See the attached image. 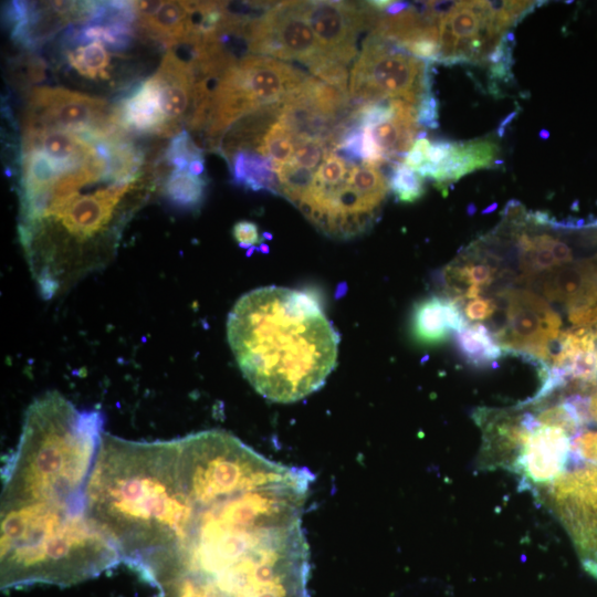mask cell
<instances>
[{"instance_id":"cell-1","label":"cell","mask_w":597,"mask_h":597,"mask_svg":"<svg viewBox=\"0 0 597 597\" xmlns=\"http://www.w3.org/2000/svg\"><path fill=\"white\" fill-rule=\"evenodd\" d=\"M103 427L102 412L78 410L55 390L28 407L1 470L2 589L66 587L122 563L86 506Z\"/></svg>"},{"instance_id":"cell-2","label":"cell","mask_w":597,"mask_h":597,"mask_svg":"<svg viewBox=\"0 0 597 597\" xmlns=\"http://www.w3.org/2000/svg\"><path fill=\"white\" fill-rule=\"evenodd\" d=\"M227 337L245 379L274 402L318 390L337 360L339 336L318 302L287 287L241 296L229 313Z\"/></svg>"},{"instance_id":"cell-3","label":"cell","mask_w":597,"mask_h":597,"mask_svg":"<svg viewBox=\"0 0 597 597\" xmlns=\"http://www.w3.org/2000/svg\"><path fill=\"white\" fill-rule=\"evenodd\" d=\"M177 460V439L102 436L86 485L87 512L138 575L169 547Z\"/></svg>"},{"instance_id":"cell-4","label":"cell","mask_w":597,"mask_h":597,"mask_svg":"<svg viewBox=\"0 0 597 597\" xmlns=\"http://www.w3.org/2000/svg\"><path fill=\"white\" fill-rule=\"evenodd\" d=\"M307 76L295 65L265 55H247L230 65L211 96L203 130L208 148L217 151L224 134L243 116L284 103Z\"/></svg>"},{"instance_id":"cell-5","label":"cell","mask_w":597,"mask_h":597,"mask_svg":"<svg viewBox=\"0 0 597 597\" xmlns=\"http://www.w3.org/2000/svg\"><path fill=\"white\" fill-rule=\"evenodd\" d=\"M431 63L373 33L349 71L348 94L353 102L402 100L415 106L431 91Z\"/></svg>"},{"instance_id":"cell-6","label":"cell","mask_w":597,"mask_h":597,"mask_svg":"<svg viewBox=\"0 0 597 597\" xmlns=\"http://www.w3.org/2000/svg\"><path fill=\"white\" fill-rule=\"evenodd\" d=\"M543 491V501L572 538L584 570L597 579V467L565 471Z\"/></svg>"},{"instance_id":"cell-7","label":"cell","mask_w":597,"mask_h":597,"mask_svg":"<svg viewBox=\"0 0 597 597\" xmlns=\"http://www.w3.org/2000/svg\"><path fill=\"white\" fill-rule=\"evenodd\" d=\"M503 298L504 324L494 333L506 350L552 360L563 332L562 318L547 301L527 289H505L496 293Z\"/></svg>"},{"instance_id":"cell-8","label":"cell","mask_w":597,"mask_h":597,"mask_svg":"<svg viewBox=\"0 0 597 597\" xmlns=\"http://www.w3.org/2000/svg\"><path fill=\"white\" fill-rule=\"evenodd\" d=\"M113 113L114 106L103 98L64 87L38 86L29 94L23 127L65 129L92 138L118 129Z\"/></svg>"},{"instance_id":"cell-9","label":"cell","mask_w":597,"mask_h":597,"mask_svg":"<svg viewBox=\"0 0 597 597\" xmlns=\"http://www.w3.org/2000/svg\"><path fill=\"white\" fill-rule=\"evenodd\" d=\"M250 53L295 61L310 73L328 57L301 11V1L277 2L250 24Z\"/></svg>"},{"instance_id":"cell-10","label":"cell","mask_w":597,"mask_h":597,"mask_svg":"<svg viewBox=\"0 0 597 597\" xmlns=\"http://www.w3.org/2000/svg\"><path fill=\"white\" fill-rule=\"evenodd\" d=\"M301 11L323 52L344 65L358 55L359 36L371 33L381 13L368 1H301Z\"/></svg>"},{"instance_id":"cell-11","label":"cell","mask_w":597,"mask_h":597,"mask_svg":"<svg viewBox=\"0 0 597 597\" xmlns=\"http://www.w3.org/2000/svg\"><path fill=\"white\" fill-rule=\"evenodd\" d=\"M530 285L545 300L563 305L575 329L597 323V254L559 265Z\"/></svg>"},{"instance_id":"cell-12","label":"cell","mask_w":597,"mask_h":597,"mask_svg":"<svg viewBox=\"0 0 597 597\" xmlns=\"http://www.w3.org/2000/svg\"><path fill=\"white\" fill-rule=\"evenodd\" d=\"M572 457L570 433L557 426L541 425L522 443L512 472L521 478V490L546 488L558 475Z\"/></svg>"},{"instance_id":"cell-13","label":"cell","mask_w":597,"mask_h":597,"mask_svg":"<svg viewBox=\"0 0 597 597\" xmlns=\"http://www.w3.org/2000/svg\"><path fill=\"white\" fill-rule=\"evenodd\" d=\"M166 122V137L176 136L188 125L196 103V78L190 64L168 50L153 75Z\"/></svg>"},{"instance_id":"cell-14","label":"cell","mask_w":597,"mask_h":597,"mask_svg":"<svg viewBox=\"0 0 597 597\" xmlns=\"http://www.w3.org/2000/svg\"><path fill=\"white\" fill-rule=\"evenodd\" d=\"M136 25L168 50L184 44L192 34L187 1H133Z\"/></svg>"},{"instance_id":"cell-15","label":"cell","mask_w":597,"mask_h":597,"mask_svg":"<svg viewBox=\"0 0 597 597\" xmlns=\"http://www.w3.org/2000/svg\"><path fill=\"white\" fill-rule=\"evenodd\" d=\"M499 147L492 139H475L464 143L453 142L447 158L438 166L423 164L417 172L422 178H430L436 187L446 189L448 184L455 182L467 174L476 169L493 167L498 161Z\"/></svg>"},{"instance_id":"cell-16","label":"cell","mask_w":597,"mask_h":597,"mask_svg":"<svg viewBox=\"0 0 597 597\" xmlns=\"http://www.w3.org/2000/svg\"><path fill=\"white\" fill-rule=\"evenodd\" d=\"M114 123L124 132L166 137V122L160 109L159 92L153 76L138 84L116 106Z\"/></svg>"},{"instance_id":"cell-17","label":"cell","mask_w":597,"mask_h":597,"mask_svg":"<svg viewBox=\"0 0 597 597\" xmlns=\"http://www.w3.org/2000/svg\"><path fill=\"white\" fill-rule=\"evenodd\" d=\"M31 148L45 153L65 174L100 155L96 147L80 134L56 128L24 129L22 149Z\"/></svg>"},{"instance_id":"cell-18","label":"cell","mask_w":597,"mask_h":597,"mask_svg":"<svg viewBox=\"0 0 597 597\" xmlns=\"http://www.w3.org/2000/svg\"><path fill=\"white\" fill-rule=\"evenodd\" d=\"M413 333L425 343H438L449 333L468 326L460 304L451 297L432 296L422 301L415 310Z\"/></svg>"},{"instance_id":"cell-19","label":"cell","mask_w":597,"mask_h":597,"mask_svg":"<svg viewBox=\"0 0 597 597\" xmlns=\"http://www.w3.org/2000/svg\"><path fill=\"white\" fill-rule=\"evenodd\" d=\"M232 181L247 189L268 190L279 195L275 165L271 159L250 150H239L227 158Z\"/></svg>"},{"instance_id":"cell-20","label":"cell","mask_w":597,"mask_h":597,"mask_svg":"<svg viewBox=\"0 0 597 597\" xmlns=\"http://www.w3.org/2000/svg\"><path fill=\"white\" fill-rule=\"evenodd\" d=\"M60 165L40 149H22L20 201L44 195L61 175Z\"/></svg>"},{"instance_id":"cell-21","label":"cell","mask_w":597,"mask_h":597,"mask_svg":"<svg viewBox=\"0 0 597 597\" xmlns=\"http://www.w3.org/2000/svg\"><path fill=\"white\" fill-rule=\"evenodd\" d=\"M460 355L474 367H485L502 356L503 348L495 335L482 323L468 325L455 332Z\"/></svg>"},{"instance_id":"cell-22","label":"cell","mask_w":597,"mask_h":597,"mask_svg":"<svg viewBox=\"0 0 597 597\" xmlns=\"http://www.w3.org/2000/svg\"><path fill=\"white\" fill-rule=\"evenodd\" d=\"M345 182L376 211L380 210L390 190L389 181L385 175L377 167L367 163L350 166Z\"/></svg>"},{"instance_id":"cell-23","label":"cell","mask_w":597,"mask_h":597,"mask_svg":"<svg viewBox=\"0 0 597 597\" xmlns=\"http://www.w3.org/2000/svg\"><path fill=\"white\" fill-rule=\"evenodd\" d=\"M207 181L187 170H172L163 185L165 197L175 206L198 208L203 200Z\"/></svg>"},{"instance_id":"cell-24","label":"cell","mask_w":597,"mask_h":597,"mask_svg":"<svg viewBox=\"0 0 597 597\" xmlns=\"http://www.w3.org/2000/svg\"><path fill=\"white\" fill-rule=\"evenodd\" d=\"M67 63L80 75L90 80H108L111 77V53L97 41L85 43L74 50L66 51Z\"/></svg>"},{"instance_id":"cell-25","label":"cell","mask_w":597,"mask_h":597,"mask_svg":"<svg viewBox=\"0 0 597 597\" xmlns=\"http://www.w3.org/2000/svg\"><path fill=\"white\" fill-rule=\"evenodd\" d=\"M295 143L296 137L293 132L285 123L277 119L264 134L254 153L271 159L277 168L292 158Z\"/></svg>"},{"instance_id":"cell-26","label":"cell","mask_w":597,"mask_h":597,"mask_svg":"<svg viewBox=\"0 0 597 597\" xmlns=\"http://www.w3.org/2000/svg\"><path fill=\"white\" fill-rule=\"evenodd\" d=\"M389 188L399 201L413 202L423 196V178L404 163H399L389 179Z\"/></svg>"},{"instance_id":"cell-27","label":"cell","mask_w":597,"mask_h":597,"mask_svg":"<svg viewBox=\"0 0 597 597\" xmlns=\"http://www.w3.org/2000/svg\"><path fill=\"white\" fill-rule=\"evenodd\" d=\"M164 155L165 161L172 166L174 170H186L191 160L203 158L202 149L186 129L172 137Z\"/></svg>"},{"instance_id":"cell-28","label":"cell","mask_w":597,"mask_h":597,"mask_svg":"<svg viewBox=\"0 0 597 597\" xmlns=\"http://www.w3.org/2000/svg\"><path fill=\"white\" fill-rule=\"evenodd\" d=\"M331 150L329 142L324 138H298L295 143L293 156L289 161L313 170Z\"/></svg>"},{"instance_id":"cell-29","label":"cell","mask_w":597,"mask_h":597,"mask_svg":"<svg viewBox=\"0 0 597 597\" xmlns=\"http://www.w3.org/2000/svg\"><path fill=\"white\" fill-rule=\"evenodd\" d=\"M439 102L430 91L417 105V122L420 127L437 128L439 126Z\"/></svg>"},{"instance_id":"cell-30","label":"cell","mask_w":597,"mask_h":597,"mask_svg":"<svg viewBox=\"0 0 597 597\" xmlns=\"http://www.w3.org/2000/svg\"><path fill=\"white\" fill-rule=\"evenodd\" d=\"M496 308L498 304L493 297L480 296L469 300L464 304L462 311L465 318H468L469 321L482 322L494 315Z\"/></svg>"},{"instance_id":"cell-31","label":"cell","mask_w":597,"mask_h":597,"mask_svg":"<svg viewBox=\"0 0 597 597\" xmlns=\"http://www.w3.org/2000/svg\"><path fill=\"white\" fill-rule=\"evenodd\" d=\"M156 597H209L185 579H171L159 584Z\"/></svg>"},{"instance_id":"cell-32","label":"cell","mask_w":597,"mask_h":597,"mask_svg":"<svg viewBox=\"0 0 597 597\" xmlns=\"http://www.w3.org/2000/svg\"><path fill=\"white\" fill-rule=\"evenodd\" d=\"M572 452L579 458L597 463V431L578 436L572 442Z\"/></svg>"},{"instance_id":"cell-33","label":"cell","mask_w":597,"mask_h":597,"mask_svg":"<svg viewBox=\"0 0 597 597\" xmlns=\"http://www.w3.org/2000/svg\"><path fill=\"white\" fill-rule=\"evenodd\" d=\"M430 145L428 138H417L404 158V164L417 171L426 163V150Z\"/></svg>"},{"instance_id":"cell-34","label":"cell","mask_w":597,"mask_h":597,"mask_svg":"<svg viewBox=\"0 0 597 597\" xmlns=\"http://www.w3.org/2000/svg\"><path fill=\"white\" fill-rule=\"evenodd\" d=\"M232 233L241 247H248L259 241L256 224L247 220L237 222Z\"/></svg>"},{"instance_id":"cell-35","label":"cell","mask_w":597,"mask_h":597,"mask_svg":"<svg viewBox=\"0 0 597 597\" xmlns=\"http://www.w3.org/2000/svg\"><path fill=\"white\" fill-rule=\"evenodd\" d=\"M452 145L453 142L443 138L430 142V145L426 150V163L432 166H438L447 158Z\"/></svg>"},{"instance_id":"cell-36","label":"cell","mask_w":597,"mask_h":597,"mask_svg":"<svg viewBox=\"0 0 597 597\" xmlns=\"http://www.w3.org/2000/svg\"><path fill=\"white\" fill-rule=\"evenodd\" d=\"M410 6V2L406 1H390L389 6L385 9L383 13L387 15H397L402 11L407 10Z\"/></svg>"},{"instance_id":"cell-37","label":"cell","mask_w":597,"mask_h":597,"mask_svg":"<svg viewBox=\"0 0 597 597\" xmlns=\"http://www.w3.org/2000/svg\"><path fill=\"white\" fill-rule=\"evenodd\" d=\"M188 171L197 177H200L205 172V159L199 158L191 160L188 167Z\"/></svg>"},{"instance_id":"cell-38","label":"cell","mask_w":597,"mask_h":597,"mask_svg":"<svg viewBox=\"0 0 597 597\" xmlns=\"http://www.w3.org/2000/svg\"><path fill=\"white\" fill-rule=\"evenodd\" d=\"M549 136V133L547 129H541L540 132V137L543 138V139H547Z\"/></svg>"},{"instance_id":"cell-39","label":"cell","mask_w":597,"mask_h":597,"mask_svg":"<svg viewBox=\"0 0 597 597\" xmlns=\"http://www.w3.org/2000/svg\"><path fill=\"white\" fill-rule=\"evenodd\" d=\"M496 207H498V205H496V203H493V205L490 206L488 209H485L483 212H490V211L494 210Z\"/></svg>"},{"instance_id":"cell-40","label":"cell","mask_w":597,"mask_h":597,"mask_svg":"<svg viewBox=\"0 0 597 597\" xmlns=\"http://www.w3.org/2000/svg\"><path fill=\"white\" fill-rule=\"evenodd\" d=\"M597 334V333H596Z\"/></svg>"}]
</instances>
